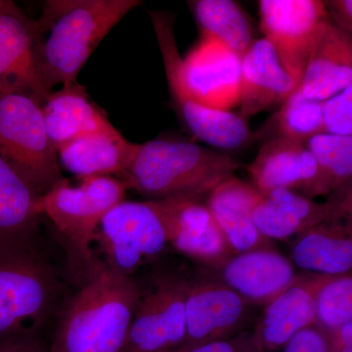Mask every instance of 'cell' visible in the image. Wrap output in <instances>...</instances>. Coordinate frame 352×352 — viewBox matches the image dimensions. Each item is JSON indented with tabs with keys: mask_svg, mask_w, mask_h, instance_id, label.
<instances>
[{
	"mask_svg": "<svg viewBox=\"0 0 352 352\" xmlns=\"http://www.w3.org/2000/svg\"><path fill=\"white\" fill-rule=\"evenodd\" d=\"M34 19L15 2L0 0V94H25L43 102L50 94L34 62Z\"/></svg>",
	"mask_w": 352,
	"mask_h": 352,
	"instance_id": "4fadbf2b",
	"label": "cell"
},
{
	"mask_svg": "<svg viewBox=\"0 0 352 352\" xmlns=\"http://www.w3.org/2000/svg\"><path fill=\"white\" fill-rule=\"evenodd\" d=\"M325 275L298 274L293 284L264 307L254 339L265 352L283 347L302 329L316 323V293Z\"/></svg>",
	"mask_w": 352,
	"mask_h": 352,
	"instance_id": "9a60e30c",
	"label": "cell"
},
{
	"mask_svg": "<svg viewBox=\"0 0 352 352\" xmlns=\"http://www.w3.org/2000/svg\"><path fill=\"white\" fill-rule=\"evenodd\" d=\"M322 119L325 133L351 136L352 85L323 101Z\"/></svg>",
	"mask_w": 352,
	"mask_h": 352,
	"instance_id": "83f0119b",
	"label": "cell"
},
{
	"mask_svg": "<svg viewBox=\"0 0 352 352\" xmlns=\"http://www.w3.org/2000/svg\"><path fill=\"white\" fill-rule=\"evenodd\" d=\"M261 197L254 185L232 176L206 199V205L234 254L271 248L270 241L259 232L252 219Z\"/></svg>",
	"mask_w": 352,
	"mask_h": 352,
	"instance_id": "d6986e66",
	"label": "cell"
},
{
	"mask_svg": "<svg viewBox=\"0 0 352 352\" xmlns=\"http://www.w3.org/2000/svg\"><path fill=\"white\" fill-rule=\"evenodd\" d=\"M129 183L116 176L62 177L39 203L78 258L89 265V244L104 215L124 201Z\"/></svg>",
	"mask_w": 352,
	"mask_h": 352,
	"instance_id": "8992f818",
	"label": "cell"
},
{
	"mask_svg": "<svg viewBox=\"0 0 352 352\" xmlns=\"http://www.w3.org/2000/svg\"><path fill=\"white\" fill-rule=\"evenodd\" d=\"M351 183L316 203L291 190H273L261 195L252 212L254 224L268 240L298 238L326 220L351 214Z\"/></svg>",
	"mask_w": 352,
	"mask_h": 352,
	"instance_id": "8fae6325",
	"label": "cell"
},
{
	"mask_svg": "<svg viewBox=\"0 0 352 352\" xmlns=\"http://www.w3.org/2000/svg\"><path fill=\"white\" fill-rule=\"evenodd\" d=\"M63 287L38 238L0 245V340L38 336L59 307Z\"/></svg>",
	"mask_w": 352,
	"mask_h": 352,
	"instance_id": "277c9868",
	"label": "cell"
},
{
	"mask_svg": "<svg viewBox=\"0 0 352 352\" xmlns=\"http://www.w3.org/2000/svg\"><path fill=\"white\" fill-rule=\"evenodd\" d=\"M328 335L332 352H352V321Z\"/></svg>",
	"mask_w": 352,
	"mask_h": 352,
	"instance_id": "d6a6232c",
	"label": "cell"
},
{
	"mask_svg": "<svg viewBox=\"0 0 352 352\" xmlns=\"http://www.w3.org/2000/svg\"><path fill=\"white\" fill-rule=\"evenodd\" d=\"M0 352H50L38 336H24L0 340Z\"/></svg>",
	"mask_w": 352,
	"mask_h": 352,
	"instance_id": "1f68e13d",
	"label": "cell"
},
{
	"mask_svg": "<svg viewBox=\"0 0 352 352\" xmlns=\"http://www.w3.org/2000/svg\"><path fill=\"white\" fill-rule=\"evenodd\" d=\"M259 352H265V351H264L263 349H261V351Z\"/></svg>",
	"mask_w": 352,
	"mask_h": 352,
	"instance_id": "836d02e7",
	"label": "cell"
},
{
	"mask_svg": "<svg viewBox=\"0 0 352 352\" xmlns=\"http://www.w3.org/2000/svg\"><path fill=\"white\" fill-rule=\"evenodd\" d=\"M351 85V34L328 18L315 36L300 90L308 98L325 101Z\"/></svg>",
	"mask_w": 352,
	"mask_h": 352,
	"instance_id": "2e32d148",
	"label": "cell"
},
{
	"mask_svg": "<svg viewBox=\"0 0 352 352\" xmlns=\"http://www.w3.org/2000/svg\"><path fill=\"white\" fill-rule=\"evenodd\" d=\"M316 162L317 173L307 198L331 195L351 183L352 136L322 133L307 141Z\"/></svg>",
	"mask_w": 352,
	"mask_h": 352,
	"instance_id": "484cf974",
	"label": "cell"
},
{
	"mask_svg": "<svg viewBox=\"0 0 352 352\" xmlns=\"http://www.w3.org/2000/svg\"><path fill=\"white\" fill-rule=\"evenodd\" d=\"M316 325L332 333L352 321L351 273L325 276L316 293Z\"/></svg>",
	"mask_w": 352,
	"mask_h": 352,
	"instance_id": "4316f807",
	"label": "cell"
},
{
	"mask_svg": "<svg viewBox=\"0 0 352 352\" xmlns=\"http://www.w3.org/2000/svg\"><path fill=\"white\" fill-rule=\"evenodd\" d=\"M138 0H46L34 19V62L48 91L78 82L101 41Z\"/></svg>",
	"mask_w": 352,
	"mask_h": 352,
	"instance_id": "6da1fadb",
	"label": "cell"
},
{
	"mask_svg": "<svg viewBox=\"0 0 352 352\" xmlns=\"http://www.w3.org/2000/svg\"><path fill=\"white\" fill-rule=\"evenodd\" d=\"M327 9L329 18L342 30L352 32L351 0H328L323 1Z\"/></svg>",
	"mask_w": 352,
	"mask_h": 352,
	"instance_id": "4dcf8cb0",
	"label": "cell"
},
{
	"mask_svg": "<svg viewBox=\"0 0 352 352\" xmlns=\"http://www.w3.org/2000/svg\"><path fill=\"white\" fill-rule=\"evenodd\" d=\"M187 275L166 273L155 277L140 298L120 352H171L186 335Z\"/></svg>",
	"mask_w": 352,
	"mask_h": 352,
	"instance_id": "9c48e42d",
	"label": "cell"
},
{
	"mask_svg": "<svg viewBox=\"0 0 352 352\" xmlns=\"http://www.w3.org/2000/svg\"><path fill=\"white\" fill-rule=\"evenodd\" d=\"M261 351L254 339V332L244 331L230 339L201 344L184 352H259Z\"/></svg>",
	"mask_w": 352,
	"mask_h": 352,
	"instance_id": "f546056e",
	"label": "cell"
},
{
	"mask_svg": "<svg viewBox=\"0 0 352 352\" xmlns=\"http://www.w3.org/2000/svg\"><path fill=\"white\" fill-rule=\"evenodd\" d=\"M283 352H332V347L328 333L314 324L292 337Z\"/></svg>",
	"mask_w": 352,
	"mask_h": 352,
	"instance_id": "f1b7e54d",
	"label": "cell"
},
{
	"mask_svg": "<svg viewBox=\"0 0 352 352\" xmlns=\"http://www.w3.org/2000/svg\"><path fill=\"white\" fill-rule=\"evenodd\" d=\"M46 131L56 150L85 134L113 126L105 111L78 82L52 90L41 104Z\"/></svg>",
	"mask_w": 352,
	"mask_h": 352,
	"instance_id": "44dd1931",
	"label": "cell"
},
{
	"mask_svg": "<svg viewBox=\"0 0 352 352\" xmlns=\"http://www.w3.org/2000/svg\"><path fill=\"white\" fill-rule=\"evenodd\" d=\"M242 166L227 154L186 141L155 139L135 144L122 179L150 201L206 200Z\"/></svg>",
	"mask_w": 352,
	"mask_h": 352,
	"instance_id": "7a4b0ae2",
	"label": "cell"
},
{
	"mask_svg": "<svg viewBox=\"0 0 352 352\" xmlns=\"http://www.w3.org/2000/svg\"><path fill=\"white\" fill-rule=\"evenodd\" d=\"M214 272L252 305L264 307L298 276L293 263L272 248L234 254Z\"/></svg>",
	"mask_w": 352,
	"mask_h": 352,
	"instance_id": "5bb4252c",
	"label": "cell"
},
{
	"mask_svg": "<svg viewBox=\"0 0 352 352\" xmlns=\"http://www.w3.org/2000/svg\"><path fill=\"white\" fill-rule=\"evenodd\" d=\"M323 101L308 98L296 90L280 106L279 110L254 132V141L263 143L276 139L307 143L309 139L325 133L322 119Z\"/></svg>",
	"mask_w": 352,
	"mask_h": 352,
	"instance_id": "d4e9b609",
	"label": "cell"
},
{
	"mask_svg": "<svg viewBox=\"0 0 352 352\" xmlns=\"http://www.w3.org/2000/svg\"><path fill=\"white\" fill-rule=\"evenodd\" d=\"M351 214L326 220L296 238L294 264L307 273L325 276L351 273Z\"/></svg>",
	"mask_w": 352,
	"mask_h": 352,
	"instance_id": "ffe728a7",
	"label": "cell"
},
{
	"mask_svg": "<svg viewBox=\"0 0 352 352\" xmlns=\"http://www.w3.org/2000/svg\"><path fill=\"white\" fill-rule=\"evenodd\" d=\"M135 143L115 126L85 134L57 149L58 162L74 176L122 177Z\"/></svg>",
	"mask_w": 352,
	"mask_h": 352,
	"instance_id": "7402d4cb",
	"label": "cell"
},
{
	"mask_svg": "<svg viewBox=\"0 0 352 352\" xmlns=\"http://www.w3.org/2000/svg\"><path fill=\"white\" fill-rule=\"evenodd\" d=\"M140 293L132 276L94 275L65 305L50 352H120Z\"/></svg>",
	"mask_w": 352,
	"mask_h": 352,
	"instance_id": "3957f363",
	"label": "cell"
},
{
	"mask_svg": "<svg viewBox=\"0 0 352 352\" xmlns=\"http://www.w3.org/2000/svg\"><path fill=\"white\" fill-rule=\"evenodd\" d=\"M261 29L300 88L312 44L329 18L321 0H261Z\"/></svg>",
	"mask_w": 352,
	"mask_h": 352,
	"instance_id": "30bf717a",
	"label": "cell"
},
{
	"mask_svg": "<svg viewBox=\"0 0 352 352\" xmlns=\"http://www.w3.org/2000/svg\"><path fill=\"white\" fill-rule=\"evenodd\" d=\"M43 194L0 157V245L38 238Z\"/></svg>",
	"mask_w": 352,
	"mask_h": 352,
	"instance_id": "603a6c76",
	"label": "cell"
},
{
	"mask_svg": "<svg viewBox=\"0 0 352 352\" xmlns=\"http://www.w3.org/2000/svg\"><path fill=\"white\" fill-rule=\"evenodd\" d=\"M168 234L157 201H122L104 215L89 244L94 274L110 271L133 276L146 264L161 258Z\"/></svg>",
	"mask_w": 352,
	"mask_h": 352,
	"instance_id": "5b68a950",
	"label": "cell"
},
{
	"mask_svg": "<svg viewBox=\"0 0 352 352\" xmlns=\"http://www.w3.org/2000/svg\"><path fill=\"white\" fill-rule=\"evenodd\" d=\"M168 234L176 252L208 270H219L234 252L206 203L195 199L157 201Z\"/></svg>",
	"mask_w": 352,
	"mask_h": 352,
	"instance_id": "7c38bea8",
	"label": "cell"
},
{
	"mask_svg": "<svg viewBox=\"0 0 352 352\" xmlns=\"http://www.w3.org/2000/svg\"><path fill=\"white\" fill-rule=\"evenodd\" d=\"M201 28V36L219 41L241 58L254 41L247 14L232 0H198L189 2Z\"/></svg>",
	"mask_w": 352,
	"mask_h": 352,
	"instance_id": "cb8c5ba5",
	"label": "cell"
},
{
	"mask_svg": "<svg viewBox=\"0 0 352 352\" xmlns=\"http://www.w3.org/2000/svg\"><path fill=\"white\" fill-rule=\"evenodd\" d=\"M247 170L261 195L286 189L305 196L316 177L317 166L305 143L276 139L263 143Z\"/></svg>",
	"mask_w": 352,
	"mask_h": 352,
	"instance_id": "ac0fdd59",
	"label": "cell"
},
{
	"mask_svg": "<svg viewBox=\"0 0 352 352\" xmlns=\"http://www.w3.org/2000/svg\"><path fill=\"white\" fill-rule=\"evenodd\" d=\"M195 271L187 275L186 335L182 346L171 352L230 339L244 332L251 321V303L224 283L214 271Z\"/></svg>",
	"mask_w": 352,
	"mask_h": 352,
	"instance_id": "ba28073f",
	"label": "cell"
},
{
	"mask_svg": "<svg viewBox=\"0 0 352 352\" xmlns=\"http://www.w3.org/2000/svg\"><path fill=\"white\" fill-rule=\"evenodd\" d=\"M41 104L29 94H0V157L43 195L63 176Z\"/></svg>",
	"mask_w": 352,
	"mask_h": 352,
	"instance_id": "52a82bcc",
	"label": "cell"
},
{
	"mask_svg": "<svg viewBox=\"0 0 352 352\" xmlns=\"http://www.w3.org/2000/svg\"><path fill=\"white\" fill-rule=\"evenodd\" d=\"M298 88L272 44L256 39L241 62L240 115L248 119L282 105Z\"/></svg>",
	"mask_w": 352,
	"mask_h": 352,
	"instance_id": "e0dca14e",
	"label": "cell"
}]
</instances>
